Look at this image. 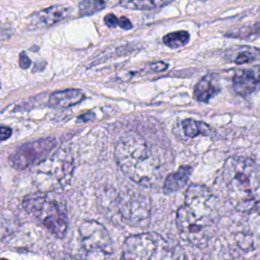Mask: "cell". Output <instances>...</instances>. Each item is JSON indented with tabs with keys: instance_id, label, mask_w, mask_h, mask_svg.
<instances>
[{
	"instance_id": "obj_26",
	"label": "cell",
	"mask_w": 260,
	"mask_h": 260,
	"mask_svg": "<svg viewBox=\"0 0 260 260\" xmlns=\"http://www.w3.org/2000/svg\"><path fill=\"white\" fill-rule=\"evenodd\" d=\"M2 260H6V259H2Z\"/></svg>"
},
{
	"instance_id": "obj_13",
	"label": "cell",
	"mask_w": 260,
	"mask_h": 260,
	"mask_svg": "<svg viewBox=\"0 0 260 260\" xmlns=\"http://www.w3.org/2000/svg\"><path fill=\"white\" fill-rule=\"evenodd\" d=\"M192 169L188 166L181 167L175 173L168 175L164 183V191L166 193H173L182 189L188 182Z\"/></svg>"
},
{
	"instance_id": "obj_1",
	"label": "cell",
	"mask_w": 260,
	"mask_h": 260,
	"mask_svg": "<svg viewBox=\"0 0 260 260\" xmlns=\"http://www.w3.org/2000/svg\"><path fill=\"white\" fill-rule=\"evenodd\" d=\"M216 200L209 189L202 185H190L185 202L178 209L176 223L179 232L189 241L202 243L217 218Z\"/></svg>"
},
{
	"instance_id": "obj_17",
	"label": "cell",
	"mask_w": 260,
	"mask_h": 260,
	"mask_svg": "<svg viewBox=\"0 0 260 260\" xmlns=\"http://www.w3.org/2000/svg\"><path fill=\"white\" fill-rule=\"evenodd\" d=\"M190 39L189 32L186 30H178V31H173L170 34H167L162 38V42L166 46L176 49L179 47H183L186 44H188Z\"/></svg>"
},
{
	"instance_id": "obj_6",
	"label": "cell",
	"mask_w": 260,
	"mask_h": 260,
	"mask_svg": "<svg viewBox=\"0 0 260 260\" xmlns=\"http://www.w3.org/2000/svg\"><path fill=\"white\" fill-rule=\"evenodd\" d=\"M81 246L88 260H106L114 251L106 228L95 220H84L79 225Z\"/></svg>"
},
{
	"instance_id": "obj_10",
	"label": "cell",
	"mask_w": 260,
	"mask_h": 260,
	"mask_svg": "<svg viewBox=\"0 0 260 260\" xmlns=\"http://www.w3.org/2000/svg\"><path fill=\"white\" fill-rule=\"evenodd\" d=\"M84 99L82 90L77 88H69L56 91L49 99V106L54 109H64L79 104Z\"/></svg>"
},
{
	"instance_id": "obj_15",
	"label": "cell",
	"mask_w": 260,
	"mask_h": 260,
	"mask_svg": "<svg viewBox=\"0 0 260 260\" xmlns=\"http://www.w3.org/2000/svg\"><path fill=\"white\" fill-rule=\"evenodd\" d=\"M174 0H120V6L131 10H152L168 5Z\"/></svg>"
},
{
	"instance_id": "obj_21",
	"label": "cell",
	"mask_w": 260,
	"mask_h": 260,
	"mask_svg": "<svg viewBox=\"0 0 260 260\" xmlns=\"http://www.w3.org/2000/svg\"><path fill=\"white\" fill-rule=\"evenodd\" d=\"M30 63L31 62H30L29 58L27 57V55L24 52H21L19 54V66L22 69H27L30 66Z\"/></svg>"
},
{
	"instance_id": "obj_24",
	"label": "cell",
	"mask_w": 260,
	"mask_h": 260,
	"mask_svg": "<svg viewBox=\"0 0 260 260\" xmlns=\"http://www.w3.org/2000/svg\"><path fill=\"white\" fill-rule=\"evenodd\" d=\"M12 131L9 127L6 126H1V140H5L8 137H10Z\"/></svg>"
},
{
	"instance_id": "obj_5",
	"label": "cell",
	"mask_w": 260,
	"mask_h": 260,
	"mask_svg": "<svg viewBox=\"0 0 260 260\" xmlns=\"http://www.w3.org/2000/svg\"><path fill=\"white\" fill-rule=\"evenodd\" d=\"M22 207L53 236L62 238L68 228L65 200L56 192H38L24 198Z\"/></svg>"
},
{
	"instance_id": "obj_4",
	"label": "cell",
	"mask_w": 260,
	"mask_h": 260,
	"mask_svg": "<svg viewBox=\"0 0 260 260\" xmlns=\"http://www.w3.org/2000/svg\"><path fill=\"white\" fill-rule=\"evenodd\" d=\"M185 258L181 245L153 232L130 236L122 247V260H185Z\"/></svg>"
},
{
	"instance_id": "obj_23",
	"label": "cell",
	"mask_w": 260,
	"mask_h": 260,
	"mask_svg": "<svg viewBox=\"0 0 260 260\" xmlns=\"http://www.w3.org/2000/svg\"><path fill=\"white\" fill-rule=\"evenodd\" d=\"M118 25H119L121 28H123V29H131V28H132V23H131V21H130L127 17H125V16H122V17L119 18V23H118Z\"/></svg>"
},
{
	"instance_id": "obj_16",
	"label": "cell",
	"mask_w": 260,
	"mask_h": 260,
	"mask_svg": "<svg viewBox=\"0 0 260 260\" xmlns=\"http://www.w3.org/2000/svg\"><path fill=\"white\" fill-rule=\"evenodd\" d=\"M182 127L185 134L189 137H195L197 135H209L210 128L207 124L196 121L193 119H186L182 122Z\"/></svg>"
},
{
	"instance_id": "obj_8",
	"label": "cell",
	"mask_w": 260,
	"mask_h": 260,
	"mask_svg": "<svg viewBox=\"0 0 260 260\" xmlns=\"http://www.w3.org/2000/svg\"><path fill=\"white\" fill-rule=\"evenodd\" d=\"M260 84V66L250 69H242L235 73L233 85L235 91L241 96H248L254 92Z\"/></svg>"
},
{
	"instance_id": "obj_22",
	"label": "cell",
	"mask_w": 260,
	"mask_h": 260,
	"mask_svg": "<svg viewBox=\"0 0 260 260\" xmlns=\"http://www.w3.org/2000/svg\"><path fill=\"white\" fill-rule=\"evenodd\" d=\"M149 67L152 71L155 72H159V71H164L168 68V64L162 62V61H158V62H154V63H150Z\"/></svg>"
},
{
	"instance_id": "obj_25",
	"label": "cell",
	"mask_w": 260,
	"mask_h": 260,
	"mask_svg": "<svg viewBox=\"0 0 260 260\" xmlns=\"http://www.w3.org/2000/svg\"><path fill=\"white\" fill-rule=\"evenodd\" d=\"M93 118H94V115H93V113H91V112L85 113L84 115H81V116H79V117H78V119H79V120H81V121H83V122L90 121V120H92Z\"/></svg>"
},
{
	"instance_id": "obj_19",
	"label": "cell",
	"mask_w": 260,
	"mask_h": 260,
	"mask_svg": "<svg viewBox=\"0 0 260 260\" xmlns=\"http://www.w3.org/2000/svg\"><path fill=\"white\" fill-rule=\"evenodd\" d=\"M260 30V23H256L253 25L243 26L239 29L230 31L225 34L230 38H238V39H249L250 37H256V35Z\"/></svg>"
},
{
	"instance_id": "obj_3",
	"label": "cell",
	"mask_w": 260,
	"mask_h": 260,
	"mask_svg": "<svg viewBox=\"0 0 260 260\" xmlns=\"http://www.w3.org/2000/svg\"><path fill=\"white\" fill-rule=\"evenodd\" d=\"M114 155L122 173L131 181L152 186L158 180V162L139 135L131 133L123 137L117 143Z\"/></svg>"
},
{
	"instance_id": "obj_2",
	"label": "cell",
	"mask_w": 260,
	"mask_h": 260,
	"mask_svg": "<svg viewBox=\"0 0 260 260\" xmlns=\"http://www.w3.org/2000/svg\"><path fill=\"white\" fill-rule=\"evenodd\" d=\"M222 180L231 204L249 211L260 202V166L245 156L229 157L222 168Z\"/></svg>"
},
{
	"instance_id": "obj_7",
	"label": "cell",
	"mask_w": 260,
	"mask_h": 260,
	"mask_svg": "<svg viewBox=\"0 0 260 260\" xmlns=\"http://www.w3.org/2000/svg\"><path fill=\"white\" fill-rule=\"evenodd\" d=\"M55 139L51 137L25 143L9 156V161L15 169L22 170L28 168L46 158L50 151L55 147Z\"/></svg>"
},
{
	"instance_id": "obj_14",
	"label": "cell",
	"mask_w": 260,
	"mask_h": 260,
	"mask_svg": "<svg viewBox=\"0 0 260 260\" xmlns=\"http://www.w3.org/2000/svg\"><path fill=\"white\" fill-rule=\"evenodd\" d=\"M231 58L236 64H246L260 61V49L255 47H238L231 53Z\"/></svg>"
},
{
	"instance_id": "obj_11",
	"label": "cell",
	"mask_w": 260,
	"mask_h": 260,
	"mask_svg": "<svg viewBox=\"0 0 260 260\" xmlns=\"http://www.w3.org/2000/svg\"><path fill=\"white\" fill-rule=\"evenodd\" d=\"M68 15V8L63 5H53L42 9L32 15V19L44 26L53 25Z\"/></svg>"
},
{
	"instance_id": "obj_9",
	"label": "cell",
	"mask_w": 260,
	"mask_h": 260,
	"mask_svg": "<svg viewBox=\"0 0 260 260\" xmlns=\"http://www.w3.org/2000/svg\"><path fill=\"white\" fill-rule=\"evenodd\" d=\"M120 211L125 219L144 220L148 218L149 208L146 198L143 196L130 195L127 199L121 198Z\"/></svg>"
},
{
	"instance_id": "obj_18",
	"label": "cell",
	"mask_w": 260,
	"mask_h": 260,
	"mask_svg": "<svg viewBox=\"0 0 260 260\" xmlns=\"http://www.w3.org/2000/svg\"><path fill=\"white\" fill-rule=\"evenodd\" d=\"M106 7L104 0H82L79 3V14L81 16L91 15Z\"/></svg>"
},
{
	"instance_id": "obj_20",
	"label": "cell",
	"mask_w": 260,
	"mask_h": 260,
	"mask_svg": "<svg viewBox=\"0 0 260 260\" xmlns=\"http://www.w3.org/2000/svg\"><path fill=\"white\" fill-rule=\"evenodd\" d=\"M105 23L110 28H115L119 23V18L113 13H109L105 16Z\"/></svg>"
},
{
	"instance_id": "obj_12",
	"label": "cell",
	"mask_w": 260,
	"mask_h": 260,
	"mask_svg": "<svg viewBox=\"0 0 260 260\" xmlns=\"http://www.w3.org/2000/svg\"><path fill=\"white\" fill-rule=\"evenodd\" d=\"M220 90L213 75H205L194 87V99L201 103H208Z\"/></svg>"
}]
</instances>
